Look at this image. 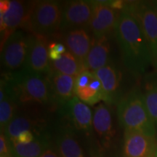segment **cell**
Returning <instances> with one entry per match:
<instances>
[{"instance_id":"6da1fadb","label":"cell","mask_w":157,"mask_h":157,"mask_svg":"<svg viewBox=\"0 0 157 157\" xmlns=\"http://www.w3.org/2000/svg\"><path fill=\"white\" fill-rule=\"evenodd\" d=\"M114 34L124 66L135 78L141 77L152 65L151 56L140 24L126 10L120 12Z\"/></svg>"},{"instance_id":"7a4b0ae2","label":"cell","mask_w":157,"mask_h":157,"mask_svg":"<svg viewBox=\"0 0 157 157\" xmlns=\"http://www.w3.org/2000/svg\"><path fill=\"white\" fill-rule=\"evenodd\" d=\"M12 95L20 107L38 105L56 108L52 91L45 75L34 73L26 68L13 74H4Z\"/></svg>"},{"instance_id":"3957f363","label":"cell","mask_w":157,"mask_h":157,"mask_svg":"<svg viewBox=\"0 0 157 157\" xmlns=\"http://www.w3.org/2000/svg\"><path fill=\"white\" fill-rule=\"evenodd\" d=\"M117 114L118 121L124 130L156 137V126L147 110L140 88L135 87L127 92L117 104Z\"/></svg>"},{"instance_id":"277c9868","label":"cell","mask_w":157,"mask_h":157,"mask_svg":"<svg viewBox=\"0 0 157 157\" xmlns=\"http://www.w3.org/2000/svg\"><path fill=\"white\" fill-rule=\"evenodd\" d=\"M95 157H113L117 146V131L111 105L99 103L93 112Z\"/></svg>"},{"instance_id":"5b68a950","label":"cell","mask_w":157,"mask_h":157,"mask_svg":"<svg viewBox=\"0 0 157 157\" xmlns=\"http://www.w3.org/2000/svg\"><path fill=\"white\" fill-rule=\"evenodd\" d=\"M63 4L58 1L34 2L24 29L33 34L48 37L60 32Z\"/></svg>"},{"instance_id":"8992f818","label":"cell","mask_w":157,"mask_h":157,"mask_svg":"<svg viewBox=\"0 0 157 157\" xmlns=\"http://www.w3.org/2000/svg\"><path fill=\"white\" fill-rule=\"evenodd\" d=\"M60 113L73 127L90 157H95V136L93 129V113L88 105L76 96L60 108Z\"/></svg>"},{"instance_id":"52a82bcc","label":"cell","mask_w":157,"mask_h":157,"mask_svg":"<svg viewBox=\"0 0 157 157\" xmlns=\"http://www.w3.org/2000/svg\"><path fill=\"white\" fill-rule=\"evenodd\" d=\"M43 108L38 105L19 107L16 116L4 132L6 136L14 141L24 131H31L36 135L50 132L49 113Z\"/></svg>"},{"instance_id":"ba28073f","label":"cell","mask_w":157,"mask_h":157,"mask_svg":"<svg viewBox=\"0 0 157 157\" xmlns=\"http://www.w3.org/2000/svg\"><path fill=\"white\" fill-rule=\"evenodd\" d=\"M124 9L140 24L148 43L152 66L157 71V14L153 2H126Z\"/></svg>"},{"instance_id":"9c48e42d","label":"cell","mask_w":157,"mask_h":157,"mask_svg":"<svg viewBox=\"0 0 157 157\" xmlns=\"http://www.w3.org/2000/svg\"><path fill=\"white\" fill-rule=\"evenodd\" d=\"M30 34L25 31H15L2 45V66L5 74H13L25 67L29 53Z\"/></svg>"},{"instance_id":"30bf717a","label":"cell","mask_w":157,"mask_h":157,"mask_svg":"<svg viewBox=\"0 0 157 157\" xmlns=\"http://www.w3.org/2000/svg\"><path fill=\"white\" fill-rule=\"evenodd\" d=\"M34 4V2L1 0L0 25L2 45L15 31L21 28L24 29Z\"/></svg>"},{"instance_id":"8fae6325","label":"cell","mask_w":157,"mask_h":157,"mask_svg":"<svg viewBox=\"0 0 157 157\" xmlns=\"http://www.w3.org/2000/svg\"><path fill=\"white\" fill-rule=\"evenodd\" d=\"M95 3L94 1L76 0L63 4L60 32L80 29H90Z\"/></svg>"},{"instance_id":"7c38bea8","label":"cell","mask_w":157,"mask_h":157,"mask_svg":"<svg viewBox=\"0 0 157 157\" xmlns=\"http://www.w3.org/2000/svg\"><path fill=\"white\" fill-rule=\"evenodd\" d=\"M53 141L60 157H90L84 151L81 139L61 114L55 128Z\"/></svg>"},{"instance_id":"4fadbf2b","label":"cell","mask_w":157,"mask_h":157,"mask_svg":"<svg viewBox=\"0 0 157 157\" xmlns=\"http://www.w3.org/2000/svg\"><path fill=\"white\" fill-rule=\"evenodd\" d=\"M94 3L89 27L94 39L113 34L121 11L111 7V1H94Z\"/></svg>"},{"instance_id":"5bb4252c","label":"cell","mask_w":157,"mask_h":157,"mask_svg":"<svg viewBox=\"0 0 157 157\" xmlns=\"http://www.w3.org/2000/svg\"><path fill=\"white\" fill-rule=\"evenodd\" d=\"M94 73L101 82L104 90L103 103L117 105L127 93L123 90V74L114 61L100 68Z\"/></svg>"},{"instance_id":"9a60e30c","label":"cell","mask_w":157,"mask_h":157,"mask_svg":"<svg viewBox=\"0 0 157 157\" xmlns=\"http://www.w3.org/2000/svg\"><path fill=\"white\" fill-rule=\"evenodd\" d=\"M48 47L47 37L30 34L29 53L24 68L34 73L48 75L52 71Z\"/></svg>"},{"instance_id":"2e32d148","label":"cell","mask_w":157,"mask_h":157,"mask_svg":"<svg viewBox=\"0 0 157 157\" xmlns=\"http://www.w3.org/2000/svg\"><path fill=\"white\" fill-rule=\"evenodd\" d=\"M156 137L136 131L124 130L122 157H156Z\"/></svg>"},{"instance_id":"e0dca14e","label":"cell","mask_w":157,"mask_h":157,"mask_svg":"<svg viewBox=\"0 0 157 157\" xmlns=\"http://www.w3.org/2000/svg\"><path fill=\"white\" fill-rule=\"evenodd\" d=\"M93 37L90 29H80L63 33L60 38L68 51L84 66L87 57L93 47Z\"/></svg>"},{"instance_id":"ac0fdd59","label":"cell","mask_w":157,"mask_h":157,"mask_svg":"<svg viewBox=\"0 0 157 157\" xmlns=\"http://www.w3.org/2000/svg\"><path fill=\"white\" fill-rule=\"evenodd\" d=\"M50 83L55 105L61 108L73 98L75 77L52 70L46 76Z\"/></svg>"},{"instance_id":"d6986e66","label":"cell","mask_w":157,"mask_h":157,"mask_svg":"<svg viewBox=\"0 0 157 157\" xmlns=\"http://www.w3.org/2000/svg\"><path fill=\"white\" fill-rule=\"evenodd\" d=\"M113 34L94 39V42L86 59L85 70L95 71L113 62Z\"/></svg>"},{"instance_id":"ffe728a7","label":"cell","mask_w":157,"mask_h":157,"mask_svg":"<svg viewBox=\"0 0 157 157\" xmlns=\"http://www.w3.org/2000/svg\"><path fill=\"white\" fill-rule=\"evenodd\" d=\"M53 143L50 132L36 135L35 140L28 144H21L12 141V149L14 157H39Z\"/></svg>"},{"instance_id":"44dd1931","label":"cell","mask_w":157,"mask_h":157,"mask_svg":"<svg viewBox=\"0 0 157 157\" xmlns=\"http://www.w3.org/2000/svg\"><path fill=\"white\" fill-rule=\"evenodd\" d=\"M142 92L147 110L157 131V71L144 76Z\"/></svg>"},{"instance_id":"7402d4cb","label":"cell","mask_w":157,"mask_h":157,"mask_svg":"<svg viewBox=\"0 0 157 157\" xmlns=\"http://www.w3.org/2000/svg\"><path fill=\"white\" fill-rule=\"evenodd\" d=\"M50 66L52 70L75 78L85 70L84 65L78 62L77 59L68 50L62 55L59 60L50 61Z\"/></svg>"},{"instance_id":"603a6c76","label":"cell","mask_w":157,"mask_h":157,"mask_svg":"<svg viewBox=\"0 0 157 157\" xmlns=\"http://www.w3.org/2000/svg\"><path fill=\"white\" fill-rule=\"evenodd\" d=\"M0 156H13L11 141L2 132L0 135Z\"/></svg>"},{"instance_id":"cb8c5ba5","label":"cell","mask_w":157,"mask_h":157,"mask_svg":"<svg viewBox=\"0 0 157 157\" xmlns=\"http://www.w3.org/2000/svg\"><path fill=\"white\" fill-rule=\"evenodd\" d=\"M36 138V135L31 131H24L19 135L17 139L14 141L21 143V144H28L33 142ZM12 142V141H11Z\"/></svg>"},{"instance_id":"d4e9b609","label":"cell","mask_w":157,"mask_h":157,"mask_svg":"<svg viewBox=\"0 0 157 157\" xmlns=\"http://www.w3.org/2000/svg\"><path fill=\"white\" fill-rule=\"evenodd\" d=\"M39 157H60L58 151H57L56 146H55L54 141L52 143V145L50 146H49L46 149V151Z\"/></svg>"},{"instance_id":"484cf974","label":"cell","mask_w":157,"mask_h":157,"mask_svg":"<svg viewBox=\"0 0 157 157\" xmlns=\"http://www.w3.org/2000/svg\"><path fill=\"white\" fill-rule=\"evenodd\" d=\"M61 58V55H60L56 50H49V58L50 61L58 60Z\"/></svg>"},{"instance_id":"4316f807","label":"cell","mask_w":157,"mask_h":157,"mask_svg":"<svg viewBox=\"0 0 157 157\" xmlns=\"http://www.w3.org/2000/svg\"><path fill=\"white\" fill-rule=\"evenodd\" d=\"M54 50H56L57 52H58L60 55H61V56L63 54H64L65 52H66V51H67V50H66L67 49H66V46H65V45L63 44V43H60H60H57L56 48H55Z\"/></svg>"},{"instance_id":"83f0119b","label":"cell","mask_w":157,"mask_h":157,"mask_svg":"<svg viewBox=\"0 0 157 157\" xmlns=\"http://www.w3.org/2000/svg\"><path fill=\"white\" fill-rule=\"evenodd\" d=\"M153 4H154V8H155V10H156V14H157V1L153 2Z\"/></svg>"},{"instance_id":"f1b7e54d","label":"cell","mask_w":157,"mask_h":157,"mask_svg":"<svg viewBox=\"0 0 157 157\" xmlns=\"http://www.w3.org/2000/svg\"><path fill=\"white\" fill-rule=\"evenodd\" d=\"M0 157H13V156H0Z\"/></svg>"},{"instance_id":"f546056e","label":"cell","mask_w":157,"mask_h":157,"mask_svg":"<svg viewBox=\"0 0 157 157\" xmlns=\"http://www.w3.org/2000/svg\"><path fill=\"white\" fill-rule=\"evenodd\" d=\"M156 156L157 157V151H156Z\"/></svg>"},{"instance_id":"4dcf8cb0","label":"cell","mask_w":157,"mask_h":157,"mask_svg":"<svg viewBox=\"0 0 157 157\" xmlns=\"http://www.w3.org/2000/svg\"></svg>"}]
</instances>
